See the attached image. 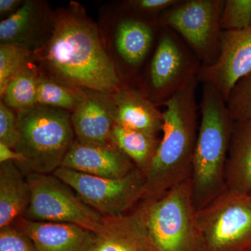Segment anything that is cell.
Instances as JSON below:
<instances>
[{
    "label": "cell",
    "mask_w": 251,
    "mask_h": 251,
    "mask_svg": "<svg viewBox=\"0 0 251 251\" xmlns=\"http://www.w3.org/2000/svg\"><path fill=\"white\" fill-rule=\"evenodd\" d=\"M111 97L115 124L158 136L162 133L163 112L142 87L123 85Z\"/></svg>",
    "instance_id": "17"
},
{
    "label": "cell",
    "mask_w": 251,
    "mask_h": 251,
    "mask_svg": "<svg viewBox=\"0 0 251 251\" xmlns=\"http://www.w3.org/2000/svg\"></svg>",
    "instance_id": "32"
},
{
    "label": "cell",
    "mask_w": 251,
    "mask_h": 251,
    "mask_svg": "<svg viewBox=\"0 0 251 251\" xmlns=\"http://www.w3.org/2000/svg\"><path fill=\"white\" fill-rule=\"evenodd\" d=\"M52 30L53 13L45 3L26 0L14 15L0 23V41L35 52L48 42Z\"/></svg>",
    "instance_id": "12"
},
{
    "label": "cell",
    "mask_w": 251,
    "mask_h": 251,
    "mask_svg": "<svg viewBox=\"0 0 251 251\" xmlns=\"http://www.w3.org/2000/svg\"><path fill=\"white\" fill-rule=\"evenodd\" d=\"M41 70L34 63L11 80L1 96V101L16 111L37 105V91Z\"/></svg>",
    "instance_id": "21"
},
{
    "label": "cell",
    "mask_w": 251,
    "mask_h": 251,
    "mask_svg": "<svg viewBox=\"0 0 251 251\" xmlns=\"http://www.w3.org/2000/svg\"><path fill=\"white\" fill-rule=\"evenodd\" d=\"M206 251L251 250V194L225 188L197 211Z\"/></svg>",
    "instance_id": "6"
},
{
    "label": "cell",
    "mask_w": 251,
    "mask_h": 251,
    "mask_svg": "<svg viewBox=\"0 0 251 251\" xmlns=\"http://www.w3.org/2000/svg\"><path fill=\"white\" fill-rule=\"evenodd\" d=\"M15 226L31 239L36 251H89L97 234L77 225L20 217Z\"/></svg>",
    "instance_id": "16"
},
{
    "label": "cell",
    "mask_w": 251,
    "mask_h": 251,
    "mask_svg": "<svg viewBox=\"0 0 251 251\" xmlns=\"http://www.w3.org/2000/svg\"><path fill=\"white\" fill-rule=\"evenodd\" d=\"M180 0H129L125 2V8L135 14L157 20L167 10L178 4Z\"/></svg>",
    "instance_id": "29"
},
{
    "label": "cell",
    "mask_w": 251,
    "mask_h": 251,
    "mask_svg": "<svg viewBox=\"0 0 251 251\" xmlns=\"http://www.w3.org/2000/svg\"><path fill=\"white\" fill-rule=\"evenodd\" d=\"M30 202L23 217L42 222L77 225L99 234L103 216L87 205L70 186L53 175L28 173Z\"/></svg>",
    "instance_id": "9"
},
{
    "label": "cell",
    "mask_w": 251,
    "mask_h": 251,
    "mask_svg": "<svg viewBox=\"0 0 251 251\" xmlns=\"http://www.w3.org/2000/svg\"><path fill=\"white\" fill-rule=\"evenodd\" d=\"M198 82L195 78L162 104L166 108L162 135L151 164L144 173L143 199L161 196L191 176L198 133Z\"/></svg>",
    "instance_id": "3"
},
{
    "label": "cell",
    "mask_w": 251,
    "mask_h": 251,
    "mask_svg": "<svg viewBox=\"0 0 251 251\" xmlns=\"http://www.w3.org/2000/svg\"><path fill=\"white\" fill-rule=\"evenodd\" d=\"M220 24L223 31L251 27V0H225Z\"/></svg>",
    "instance_id": "25"
},
{
    "label": "cell",
    "mask_w": 251,
    "mask_h": 251,
    "mask_svg": "<svg viewBox=\"0 0 251 251\" xmlns=\"http://www.w3.org/2000/svg\"><path fill=\"white\" fill-rule=\"evenodd\" d=\"M117 21L113 44L119 59L135 72L141 67L156 42L160 26L157 20L145 17L127 9Z\"/></svg>",
    "instance_id": "13"
},
{
    "label": "cell",
    "mask_w": 251,
    "mask_h": 251,
    "mask_svg": "<svg viewBox=\"0 0 251 251\" xmlns=\"http://www.w3.org/2000/svg\"><path fill=\"white\" fill-rule=\"evenodd\" d=\"M225 0H180L158 18L160 27L176 32L197 56L202 67L213 65L221 53L220 24Z\"/></svg>",
    "instance_id": "7"
},
{
    "label": "cell",
    "mask_w": 251,
    "mask_h": 251,
    "mask_svg": "<svg viewBox=\"0 0 251 251\" xmlns=\"http://www.w3.org/2000/svg\"><path fill=\"white\" fill-rule=\"evenodd\" d=\"M202 65L176 32L160 27L143 87L150 99L162 105L197 78Z\"/></svg>",
    "instance_id": "8"
},
{
    "label": "cell",
    "mask_w": 251,
    "mask_h": 251,
    "mask_svg": "<svg viewBox=\"0 0 251 251\" xmlns=\"http://www.w3.org/2000/svg\"><path fill=\"white\" fill-rule=\"evenodd\" d=\"M160 140L158 135L131 129L115 124L110 135V143L145 173L151 164Z\"/></svg>",
    "instance_id": "20"
},
{
    "label": "cell",
    "mask_w": 251,
    "mask_h": 251,
    "mask_svg": "<svg viewBox=\"0 0 251 251\" xmlns=\"http://www.w3.org/2000/svg\"><path fill=\"white\" fill-rule=\"evenodd\" d=\"M43 72L82 92L112 95L123 85L98 26L77 2L53 12V30L36 51Z\"/></svg>",
    "instance_id": "1"
},
{
    "label": "cell",
    "mask_w": 251,
    "mask_h": 251,
    "mask_svg": "<svg viewBox=\"0 0 251 251\" xmlns=\"http://www.w3.org/2000/svg\"><path fill=\"white\" fill-rule=\"evenodd\" d=\"M16 115L20 136L15 151L24 158L17 166L25 175L52 174L75 141L69 111L36 105Z\"/></svg>",
    "instance_id": "5"
},
{
    "label": "cell",
    "mask_w": 251,
    "mask_h": 251,
    "mask_svg": "<svg viewBox=\"0 0 251 251\" xmlns=\"http://www.w3.org/2000/svg\"><path fill=\"white\" fill-rule=\"evenodd\" d=\"M60 168L106 178H121L136 168L112 144L99 146L75 140Z\"/></svg>",
    "instance_id": "15"
},
{
    "label": "cell",
    "mask_w": 251,
    "mask_h": 251,
    "mask_svg": "<svg viewBox=\"0 0 251 251\" xmlns=\"http://www.w3.org/2000/svg\"><path fill=\"white\" fill-rule=\"evenodd\" d=\"M226 105L234 121L251 120V71L234 86Z\"/></svg>",
    "instance_id": "24"
},
{
    "label": "cell",
    "mask_w": 251,
    "mask_h": 251,
    "mask_svg": "<svg viewBox=\"0 0 251 251\" xmlns=\"http://www.w3.org/2000/svg\"><path fill=\"white\" fill-rule=\"evenodd\" d=\"M0 251H36L29 237L15 225L0 229Z\"/></svg>",
    "instance_id": "27"
},
{
    "label": "cell",
    "mask_w": 251,
    "mask_h": 251,
    "mask_svg": "<svg viewBox=\"0 0 251 251\" xmlns=\"http://www.w3.org/2000/svg\"><path fill=\"white\" fill-rule=\"evenodd\" d=\"M250 251H251V250Z\"/></svg>",
    "instance_id": "33"
},
{
    "label": "cell",
    "mask_w": 251,
    "mask_h": 251,
    "mask_svg": "<svg viewBox=\"0 0 251 251\" xmlns=\"http://www.w3.org/2000/svg\"><path fill=\"white\" fill-rule=\"evenodd\" d=\"M17 115L2 101L0 102V143L16 148L19 140Z\"/></svg>",
    "instance_id": "28"
},
{
    "label": "cell",
    "mask_w": 251,
    "mask_h": 251,
    "mask_svg": "<svg viewBox=\"0 0 251 251\" xmlns=\"http://www.w3.org/2000/svg\"><path fill=\"white\" fill-rule=\"evenodd\" d=\"M36 60L34 52L12 44H0V96L8 84Z\"/></svg>",
    "instance_id": "23"
},
{
    "label": "cell",
    "mask_w": 251,
    "mask_h": 251,
    "mask_svg": "<svg viewBox=\"0 0 251 251\" xmlns=\"http://www.w3.org/2000/svg\"><path fill=\"white\" fill-rule=\"evenodd\" d=\"M22 0H0V16L1 21L14 15L22 6Z\"/></svg>",
    "instance_id": "30"
},
{
    "label": "cell",
    "mask_w": 251,
    "mask_h": 251,
    "mask_svg": "<svg viewBox=\"0 0 251 251\" xmlns=\"http://www.w3.org/2000/svg\"><path fill=\"white\" fill-rule=\"evenodd\" d=\"M84 92L63 85L41 71L37 91V105L74 111Z\"/></svg>",
    "instance_id": "22"
},
{
    "label": "cell",
    "mask_w": 251,
    "mask_h": 251,
    "mask_svg": "<svg viewBox=\"0 0 251 251\" xmlns=\"http://www.w3.org/2000/svg\"><path fill=\"white\" fill-rule=\"evenodd\" d=\"M52 175L104 218L125 215L143 199L145 175L137 168L121 178L100 177L64 168Z\"/></svg>",
    "instance_id": "10"
},
{
    "label": "cell",
    "mask_w": 251,
    "mask_h": 251,
    "mask_svg": "<svg viewBox=\"0 0 251 251\" xmlns=\"http://www.w3.org/2000/svg\"><path fill=\"white\" fill-rule=\"evenodd\" d=\"M103 222L127 234L142 251H206L191 177L161 196L142 200L125 215L104 218Z\"/></svg>",
    "instance_id": "2"
},
{
    "label": "cell",
    "mask_w": 251,
    "mask_h": 251,
    "mask_svg": "<svg viewBox=\"0 0 251 251\" xmlns=\"http://www.w3.org/2000/svg\"><path fill=\"white\" fill-rule=\"evenodd\" d=\"M77 141L88 145H110L115 124V105L111 95L85 92L71 115Z\"/></svg>",
    "instance_id": "14"
},
{
    "label": "cell",
    "mask_w": 251,
    "mask_h": 251,
    "mask_svg": "<svg viewBox=\"0 0 251 251\" xmlns=\"http://www.w3.org/2000/svg\"><path fill=\"white\" fill-rule=\"evenodd\" d=\"M225 186L251 193V120L234 121L226 163Z\"/></svg>",
    "instance_id": "18"
},
{
    "label": "cell",
    "mask_w": 251,
    "mask_h": 251,
    "mask_svg": "<svg viewBox=\"0 0 251 251\" xmlns=\"http://www.w3.org/2000/svg\"><path fill=\"white\" fill-rule=\"evenodd\" d=\"M9 161L14 162L16 165L19 166L24 162V158L17 151H15L14 149L0 143V164Z\"/></svg>",
    "instance_id": "31"
},
{
    "label": "cell",
    "mask_w": 251,
    "mask_h": 251,
    "mask_svg": "<svg viewBox=\"0 0 251 251\" xmlns=\"http://www.w3.org/2000/svg\"><path fill=\"white\" fill-rule=\"evenodd\" d=\"M25 175L13 161L0 164V229L14 225L30 202Z\"/></svg>",
    "instance_id": "19"
},
{
    "label": "cell",
    "mask_w": 251,
    "mask_h": 251,
    "mask_svg": "<svg viewBox=\"0 0 251 251\" xmlns=\"http://www.w3.org/2000/svg\"><path fill=\"white\" fill-rule=\"evenodd\" d=\"M251 71V26L223 31L219 58L213 65L202 67L198 80L212 86L226 102L234 86Z\"/></svg>",
    "instance_id": "11"
},
{
    "label": "cell",
    "mask_w": 251,
    "mask_h": 251,
    "mask_svg": "<svg viewBox=\"0 0 251 251\" xmlns=\"http://www.w3.org/2000/svg\"><path fill=\"white\" fill-rule=\"evenodd\" d=\"M201 119L193 155V202L202 209L226 188L225 175L234 120L219 92L203 83Z\"/></svg>",
    "instance_id": "4"
},
{
    "label": "cell",
    "mask_w": 251,
    "mask_h": 251,
    "mask_svg": "<svg viewBox=\"0 0 251 251\" xmlns=\"http://www.w3.org/2000/svg\"><path fill=\"white\" fill-rule=\"evenodd\" d=\"M89 251H141L136 243L121 231L103 224V229L97 234Z\"/></svg>",
    "instance_id": "26"
}]
</instances>
